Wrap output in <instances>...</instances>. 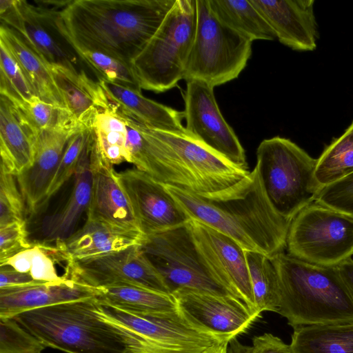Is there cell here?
Instances as JSON below:
<instances>
[{
  "label": "cell",
  "instance_id": "6da1fadb",
  "mask_svg": "<svg viewBox=\"0 0 353 353\" xmlns=\"http://www.w3.org/2000/svg\"><path fill=\"white\" fill-rule=\"evenodd\" d=\"M176 0H73L54 14L60 36L72 47L101 52L131 64Z\"/></svg>",
  "mask_w": 353,
  "mask_h": 353
},
{
  "label": "cell",
  "instance_id": "7a4b0ae2",
  "mask_svg": "<svg viewBox=\"0 0 353 353\" xmlns=\"http://www.w3.org/2000/svg\"><path fill=\"white\" fill-rule=\"evenodd\" d=\"M165 187L191 219L228 236L245 251L269 258L284 252L291 221L274 210L255 168L234 185L210 195Z\"/></svg>",
  "mask_w": 353,
  "mask_h": 353
},
{
  "label": "cell",
  "instance_id": "3957f363",
  "mask_svg": "<svg viewBox=\"0 0 353 353\" xmlns=\"http://www.w3.org/2000/svg\"><path fill=\"white\" fill-rule=\"evenodd\" d=\"M46 347L67 353H202L159 345L105 314L94 296L13 317Z\"/></svg>",
  "mask_w": 353,
  "mask_h": 353
},
{
  "label": "cell",
  "instance_id": "277c9868",
  "mask_svg": "<svg viewBox=\"0 0 353 353\" xmlns=\"http://www.w3.org/2000/svg\"><path fill=\"white\" fill-rule=\"evenodd\" d=\"M279 281L278 314L294 328L353 321V300L336 266L280 252L270 258Z\"/></svg>",
  "mask_w": 353,
  "mask_h": 353
},
{
  "label": "cell",
  "instance_id": "5b68a950",
  "mask_svg": "<svg viewBox=\"0 0 353 353\" xmlns=\"http://www.w3.org/2000/svg\"><path fill=\"white\" fill-rule=\"evenodd\" d=\"M150 137L143 172L164 185L210 195L234 185L250 173L187 132L150 128Z\"/></svg>",
  "mask_w": 353,
  "mask_h": 353
},
{
  "label": "cell",
  "instance_id": "8992f818",
  "mask_svg": "<svg viewBox=\"0 0 353 353\" xmlns=\"http://www.w3.org/2000/svg\"><path fill=\"white\" fill-rule=\"evenodd\" d=\"M314 159L290 139L274 137L256 150V170L263 191L274 210L292 221L315 201L321 190Z\"/></svg>",
  "mask_w": 353,
  "mask_h": 353
},
{
  "label": "cell",
  "instance_id": "52a82bcc",
  "mask_svg": "<svg viewBox=\"0 0 353 353\" xmlns=\"http://www.w3.org/2000/svg\"><path fill=\"white\" fill-rule=\"evenodd\" d=\"M195 0H176L131 68L141 89L165 92L183 79L195 32Z\"/></svg>",
  "mask_w": 353,
  "mask_h": 353
},
{
  "label": "cell",
  "instance_id": "ba28073f",
  "mask_svg": "<svg viewBox=\"0 0 353 353\" xmlns=\"http://www.w3.org/2000/svg\"><path fill=\"white\" fill-rule=\"evenodd\" d=\"M193 43L183 79L212 87L236 79L252 54V41L221 21L208 0H195Z\"/></svg>",
  "mask_w": 353,
  "mask_h": 353
},
{
  "label": "cell",
  "instance_id": "9c48e42d",
  "mask_svg": "<svg viewBox=\"0 0 353 353\" xmlns=\"http://www.w3.org/2000/svg\"><path fill=\"white\" fill-rule=\"evenodd\" d=\"M189 222L144 236L141 244L143 252L161 275L170 294L181 289H189L237 298L206 262Z\"/></svg>",
  "mask_w": 353,
  "mask_h": 353
},
{
  "label": "cell",
  "instance_id": "30bf717a",
  "mask_svg": "<svg viewBox=\"0 0 353 353\" xmlns=\"http://www.w3.org/2000/svg\"><path fill=\"white\" fill-rule=\"evenodd\" d=\"M286 248L302 261L336 266L353 256V216L315 201L291 221Z\"/></svg>",
  "mask_w": 353,
  "mask_h": 353
},
{
  "label": "cell",
  "instance_id": "8fae6325",
  "mask_svg": "<svg viewBox=\"0 0 353 353\" xmlns=\"http://www.w3.org/2000/svg\"><path fill=\"white\" fill-rule=\"evenodd\" d=\"M65 276L75 283L97 289L115 285H135L170 294L141 245L101 256L72 261L68 265Z\"/></svg>",
  "mask_w": 353,
  "mask_h": 353
},
{
  "label": "cell",
  "instance_id": "7c38bea8",
  "mask_svg": "<svg viewBox=\"0 0 353 353\" xmlns=\"http://www.w3.org/2000/svg\"><path fill=\"white\" fill-rule=\"evenodd\" d=\"M186 83L183 113L187 132L231 163L248 170L245 150L220 111L214 87L198 80Z\"/></svg>",
  "mask_w": 353,
  "mask_h": 353
},
{
  "label": "cell",
  "instance_id": "4fadbf2b",
  "mask_svg": "<svg viewBox=\"0 0 353 353\" xmlns=\"http://www.w3.org/2000/svg\"><path fill=\"white\" fill-rule=\"evenodd\" d=\"M98 303L107 316L165 347L210 348L230 341L194 324L179 308L172 312L138 314Z\"/></svg>",
  "mask_w": 353,
  "mask_h": 353
},
{
  "label": "cell",
  "instance_id": "5bb4252c",
  "mask_svg": "<svg viewBox=\"0 0 353 353\" xmlns=\"http://www.w3.org/2000/svg\"><path fill=\"white\" fill-rule=\"evenodd\" d=\"M117 175L144 236L176 228L191 220L165 185L148 174L136 168Z\"/></svg>",
  "mask_w": 353,
  "mask_h": 353
},
{
  "label": "cell",
  "instance_id": "9a60e30c",
  "mask_svg": "<svg viewBox=\"0 0 353 353\" xmlns=\"http://www.w3.org/2000/svg\"><path fill=\"white\" fill-rule=\"evenodd\" d=\"M179 310L194 324L228 340L244 333L261 316L241 300L189 289L172 294Z\"/></svg>",
  "mask_w": 353,
  "mask_h": 353
},
{
  "label": "cell",
  "instance_id": "2e32d148",
  "mask_svg": "<svg viewBox=\"0 0 353 353\" xmlns=\"http://www.w3.org/2000/svg\"><path fill=\"white\" fill-rule=\"evenodd\" d=\"M38 2L41 4L33 6L24 0H1V24L15 31L48 66L61 65L77 70L75 59L61 47L50 32L54 14L59 9Z\"/></svg>",
  "mask_w": 353,
  "mask_h": 353
},
{
  "label": "cell",
  "instance_id": "e0dca14e",
  "mask_svg": "<svg viewBox=\"0 0 353 353\" xmlns=\"http://www.w3.org/2000/svg\"><path fill=\"white\" fill-rule=\"evenodd\" d=\"M189 223L198 248L216 276L237 298L257 312L245 250L232 238L198 221L191 219Z\"/></svg>",
  "mask_w": 353,
  "mask_h": 353
},
{
  "label": "cell",
  "instance_id": "ac0fdd59",
  "mask_svg": "<svg viewBox=\"0 0 353 353\" xmlns=\"http://www.w3.org/2000/svg\"><path fill=\"white\" fill-rule=\"evenodd\" d=\"M280 43L297 51L316 48L318 26L314 0H250Z\"/></svg>",
  "mask_w": 353,
  "mask_h": 353
},
{
  "label": "cell",
  "instance_id": "d6986e66",
  "mask_svg": "<svg viewBox=\"0 0 353 353\" xmlns=\"http://www.w3.org/2000/svg\"><path fill=\"white\" fill-rule=\"evenodd\" d=\"M84 128L86 127H61L39 131L32 165L16 176L26 209L30 214H36L42 208L47 190L69 139Z\"/></svg>",
  "mask_w": 353,
  "mask_h": 353
},
{
  "label": "cell",
  "instance_id": "ffe728a7",
  "mask_svg": "<svg viewBox=\"0 0 353 353\" xmlns=\"http://www.w3.org/2000/svg\"><path fill=\"white\" fill-rule=\"evenodd\" d=\"M91 170L92 191L87 219L141 232L129 199L118 180L117 172L114 166L105 163L97 153L94 134Z\"/></svg>",
  "mask_w": 353,
  "mask_h": 353
},
{
  "label": "cell",
  "instance_id": "44dd1931",
  "mask_svg": "<svg viewBox=\"0 0 353 353\" xmlns=\"http://www.w3.org/2000/svg\"><path fill=\"white\" fill-rule=\"evenodd\" d=\"M94 132L88 128L85 145L74 174L73 186L66 201L53 213L46 215L41 225L45 244L57 245L77 229L81 216L87 212L92 191L91 156Z\"/></svg>",
  "mask_w": 353,
  "mask_h": 353
},
{
  "label": "cell",
  "instance_id": "7402d4cb",
  "mask_svg": "<svg viewBox=\"0 0 353 353\" xmlns=\"http://www.w3.org/2000/svg\"><path fill=\"white\" fill-rule=\"evenodd\" d=\"M39 134L23 111L0 94V167L14 176L30 168Z\"/></svg>",
  "mask_w": 353,
  "mask_h": 353
},
{
  "label": "cell",
  "instance_id": "603a6c76",
  "mask_svg": "<svg viewBox=\"0 0 353 353\" xmlns=\"http://www.w3.org/2000/svg\"><path fill=\"white\" fill-rule=\"evenodd\" d=\"M99 292L69 279L0 288V317L13 318L26 311L90 298Z\"/></svg>",
  "mask_w": 353,
  "mask_h": 353
},
{
  "label": "cell",
  "instance_id": "cb8c5ba5",
  "mask_svg": "<svg viewBox=\"0 0 353 353\" xmlns=\"http://www.w3.org/2000/svg\"><path fill=\"white\" fill-rule=\"evenodd\" d=\"M143 238L140 232L126 230L86 219L80 229L55 246L61 248L72 261L101 256L141 245Z\"/></svg>",
  "mask_w": 353,
  "mask_h": 353
},
{
  "label": "cell",
  "instance_id": "d4e9b609",
  "mask_svg": "<svg viewBox=\"0 0 353 353\" xmlns=\"http://www.w3.org/2000/svg\"><path fill=\"white\" fill-rule=\"evenodd\" d=\"M108 104L151 129L185 132L184 113L145 97L136 91L103 80L98 81Z\"/></svg>",
  "mask_w": 353,
  "mask_h": 353
},
{
  "label": "cell",
  "instance_id": "484cf974",
  "mask_svg": "<svg viewBox=\"0 0 353 353\" xmlns=\"http://www.w3.org/2000/svg\"><path fill=\"white\" fill-rule=\"evenodd\" d=\"M48 67L67 109L82 125L89 128L99 110L108 105L99 82L83 70L78 72L61 65Z\"/></svg>",
  "mask_w": 353,
  "mask_h": 353
},
{
  "label": "cell",
  "instance_id": "4316f807",
  "mask_svg": "<svg viewBox=\"0 0 353 353\" xmlns=\"http://www.w3.org/2000/svg\"><path fill=\"white\" fill-rule=\"evenodd\" d=\"M0 41L6 44L19 63L34 95L45 102L67 109L48 65L20 36L1 24Z\"/></svg>",
  "mask_w": 353,
  "mask_h": 353
},
{
  "label": "cell",
  "instance_id": "83f0119b",
  "mask_svg": "<svg viewBox=\"0 0 353 353\" xmlns=\"http://www.w3.org/2000/svg\"><path fill=\"white\" fill-rule=\"evenodd\" d=\"M292 353H353V321L294 328Z\"/></svg>",
  "mask_w": 353,
  "mask_h": 353
},
{
  "label": "cell",
  "instance_id": "f1b7e54d",
  "mask_svg": "<svg viewBox=\"0 0 353 353\" xmlns=\"http://www.w3.org/2000/svg\"><path fill=\"white\" fill-rule=\"evenodd\" d=\"M97 300L123 310L138 314L172 312L179 310L174 296L135 285L99 288Z\"/></svg>",
  "mask_w": 353,
  "mask_h": 353
},
{
  "label": "cell",
  "instance_id": "f546056e",
  "mask_svg": "<svg viewBox=\"0 0 353 353\" xmlns=\"http://www.w3.org/2000/svg\"><path fill=\"white\" fill-rule=\"evenodd\" d=\"M70 259L60 248L43 243L32 244L23 251L0 263L13 270L30 274L41 283H61L68 280L58 274L57 265H68Z\"/></svg>",
  "mask_w": 353,
  "mask_h": 353
},
{
  "label": "cell",
  "instance_id": "4dcf8cb0",
  "mask_svg": "<svg viewBox=\"0 0 353 353\" xmlns=\"http://www.w3.org/2000/svg\"><path fill=\"white\" fill-rule=\"evenodd\" d=\"M216 17L250 39L272 41L276 36L250 0H208Z\"/></svg>",
  "mask_w": 353,
  "mask_h": 353
},
{
  "label": "cell",
  "instance_id": "1f68e13d",
  "mask_svg": "<svg viewBox=\"0 0 353 353\" xmlns=\"http://www.w3.org/2000/svg\"><path fill=\"white\" fill-rule=\"evenodd\" d=\"M90 127L94 134L97 153L105 163L114 166L127 162L126 125L117 113L108 106L99 110Z\"/></svg>",
  "mask_w": 353,
  "mask_h": 353
},
{
  "label": "cell",
  "instance_id": "d6a6232c",
  "mask_svg": "<svg viewBox=\"0 0 353 353\" xmlns=\"http://www.w3.org/2000/svg\"><path fill=\"white\" fill-rule=\"evenodd\" d=\"M256 311L276 312L279 308V276L272 259L254 251H245Z\"/></svg>",
  "mask_w": 353,
  "mask_h": 353
},
{
  "label": "cell",
  "instance_id": "836d02e7",
  "mask_svg": "<svg viewBox=\"0 0 353 353\" xmlns=\"http://www.w3.org/2000/svg\"><path fill=\"white\" fill-rule=\"evenodd\" d=\"M353 174V122L317 159L315 177L321 188Z\"/></svg>",
  "mask_w": 353,
  "mask_h": 353
},
{
  "label": "cell",
  "instance_id": "e575fe53",
  "mask_svg": "<svg viewBox=\"0 0 353 353\" xmlns=\"http://www.w3.org/2000/svg\"><path fill=\"white\" fill-rule=\"evenodd\" d=\"M80 59L95 73L99 80L141 91L130 63L101 52L72 48Z\"/></svg>",
  "mask_w": 353,
  "mask_h": 353
},
{
  "label": "cell",
  "instance_id": "d590c367",
  "mask_svg": "<svg viewBox=\"0 0 353 353\" xmlns=\"http://www.w3.org/2000/svg\"><path fill=\"white\" fill-rule=\"evenodd\" d=\"M0 94L19 106L36 97L19 63L0 41Z\"/></svg>",
  "mask_w": 353,
  "mask_h": 353
},
{
  "label": "cell",
  "instance_id": "8d00e7d4",
  "mask_svg": "<svg viewBox=\"0 0 353 353\" xmlns=\"http://www.w3.org/2000/svg\"><path fill=\"white\" fill-rule=\"evenodd\" d=\"M19 107L39 131L61 127L83 126L68 110L45 102L37 97Z\"/></svg>",
  "mask_w": 353,
  "mask_h": 353
},
{
  "label": "cell",
  "instance_id": "74e56055",
  "mask_svg": "<svg viewBox=\"0 0 353 353\" xmlns=\"http://www.w3.org/2000/svg\"><path fill=\"white\" fill-rule=\"evenodd\" d=\"M88 132V128H84L74 133L69 139L47 190L43 205L59 192L72 176H74L85 145Z\"/></svg>",
  "mask_w": 353,
  "mask_h": 353
},
{
  "label": "cell",
  "instance_id": "f35d334b",
  "mask_svg": "<svg viewBox=\"0 0 353 353\" xmlns=\"http://www.w3.org/2000/svg\"><path fill=\"white\" fill-rule=\"evenodd\" d=\"M46 347L14 319L0 317V353H42Z\"/></svg>",
  "mask_w": 353,
  "mask_h": 353
},
{
  "label": "cell",
  "instance_id": "ab89813d",
  "mask_svg": "<svg viewBox=\"0 0 353 353\" xmlns=\"http://www.w3.org/2000/svg\"><path fill=\"white\" fill-rule=\"evenodd\" d=\"M26 209L16 176L0 167V228L25 221Z\"/></svg>",
  "mask_w": 353,
  "mask_h": 353
},
{
  "label": "cell",
  "instance_id": "60d3db41",
  "mask_svg": "<svg viewBox=\"0 0 353 353\" xmlns=\"http://www.w3.org/2000/svg\"><path fill=\"white\" fill-rule=\"evenodd\" d=\"M316 201L353 216V174L321 188Z\"/></svg>",
  "mask_w": 353,
  "mask_h": 353
},
{
  "label": "cell",
  "instance_id": "b9f144b4",
  "mask_svg": "<svg viewBox=\"0 0 353 353\" xmlns=\"http://www.w3.org/2000/svg\"><path fill=\"white\" fill-rule=\"evenodd\" d=\"M26 221L0 228V263L30 248Z\"/></svg>",
  "mask_w": 353,
  "mask_h": 353
},
{
  "label": "cell",
  "instance_id": "7bdbcfd3",
  "mask_svg": "<svg viewBox=\"0 0 353 353\" xmlns=\"http://www.w3.org/2000/svg\"><path fill=\"white\" fill-rule=\"evenodd\" d=\"M253 353H292L290 345L270 333L252 339Z\"/></svg>",
  "mask_w": 353,
  "mask_h": 353
},
{
  "label": "cell",
  "instance_id": "ee69618b",
  "mask_svg": "<svg viewBox=\"0 0 353 353\" xmlns=\"http://www.w3.org/2000/svg\"><path fill=\"white\" fill-rule=\"evenodd\" d=\"M26 273H21L8 266H0V288L39 283Z\"/></svg>",
  "mask_w": 353,
  "mask_h": 353
},
{
  "label": "cell",
  "instance_id": "f6af8a7d",
  "mask_svg": "<svg viewBox=\"0 0 353 353\" xmlns=\"http://www.w3.org/2000/svg\"><path fill=\"white\" fill-rule=\"evenodd\" d=\"M353 300V256L336 266Z\"/></svg>",
  "mask_w": 353,
  "mask_h": 353
},
{
  "label": "cell",
  "instance_id": "bcb514c9",
  "mask_svg": "<svg viewBox=\"0 0 353 353\" xmlns=\"http://www.w3.org/2000/svg\"><path fill=\"white\" fill-rule=\"evenodd\" d=\"M227 353H253V347L242 344L234 337L228 342Z\"/></svg>",
  "mask_w": 353,
  "mask_h": 353
},
{
  "label": "cell",
  "instance_id": "7dc6e473",
  "mask_svg": "<svg viewBox=\"0 0 353 353\" xmlns=\"http://www.w3.org/2000/svg\"><path fill=\"white\" fill-rule=\"evenodd\" d=\"M228 342H225L221 345L208 349L203 353H227Z\"/></svg>",
  "mask_w": 353,
  "mask_h": 353
}]
</instances>
